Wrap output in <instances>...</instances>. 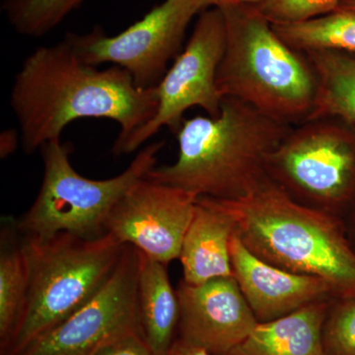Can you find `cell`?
I'll list each match as a JSON object with an SVG mask.
<instances>
[{"instance_id": "277c9868", "label": "cell", "mask_w": 355, "mask_h": 355, "mask_svg": "<svg viewBox=\"0 0 355 355\" xmlns=\"http://www.w3.org/2000/svg\"><path fill=\"white\" fill-rule=\"evenodd\" d=\"M221 10L226 25L225 51L216 81L221 97L247 103L287 125L308 120L318 80L307 55L280 38L258 7Z\"/></svg>"}, {"instance_id": "9c48e42d", "label": "cell", "mask_w": 355, "mask_h": 355, "mask_svg": "<svg viewBox=\"0 0 355 355\" xmlns=\"http://www.w3.org/2000/svg\"><path fill=\"white\" fill-rule=\"evenodd\" d=\"M226 44V25L219 8H209L198 15L186 46L158 84L156 114L144 127L133 133L114 155L135 153L163 128L172 132L193 107L207 116H218L223 98L217 88V73Z\"/></svg>"}, {"instance_id": "30bf717a", "label": "cell", "mask_w": 355, "mask_h": 355, "mask_svg": "<svg viewBox=\"0 0 355 355\" xmlns=\"http://www.w3.org/2000/svg\"><path fill=\"white\" fill-rule=\"evenodd\" d=\"M140 261L139 250L125 245L116 270L101 291L18 355H94L116 338L142 331Z\"/></svg>"}, {"instance_id": "8992f818", "label": "cell", "mask_w": 355, "mask_h": 355, "mask_svg": "<svg viewBox=\"0 0 355 355\" xmlns=\"http://www.w3.org/2000/svg\"><path fill=\"white\" fill-rule=\"evenodd\" d=\"M164 146L163 141L153 142L118 176L93 180L72 167L71 148L67 144L60 139L48 142L40 149L44 165L41 189L31 207L15 222L18 233L38 240L64 232L85 239L106 234L114 205L156 167Z\"/></svg>"}, {"instance_id": "5bb4252c", "label": "cell", "mask_w": 355, "mask_h": 355, "mask_svg": "<svg viewBox=\"0 0 355 355\" xmlns=\"http://www.w3.org/2000/svg\"><path fill=\"white\" fill-rule=\"evenodd\" d=\"M234 235V220L218 200L198 198L179 257L184 282L200 284L233 277L230 243Z\"/></svg>"}, {"instance_id": "7a4b0ae2", "label": "cell", "mask_w": 355, "mask_h": 355, "mask_svg": "<svg viewBox=\"0 0 355 355\" xmlns=\"http://www.w3.org/2000/svg\"><path fill=\"white\" fill-rule=\"evenodd\" d=\"M291 127L247 103L223 98L218 116L184 119L175 132L177 160L156 166L146 178L198 198L237 200L265 179L268 156Z\"/></svg>"}, {"instance_id": "9a60e30c", "label": "cell", "mask_w": 355, "mask_h": 355, "mask_svg": "<svg viewBox=\"0 0 355 355\" xmlns=\"http://www.w3.org/2000/svg\"><path fill=\"white\" fill-rule=\"evenodd\" d=\"M331 300L316 301L286 316L257 324L228 355H324L323 326Z\"/></svg>"}, {"instance_id": "d6986e66", "label": "cell", "mask_w": 355, "mask_h": 355, "mask_svg": "<svg viewBox=\"0 0 355 355\" xmlns=\"http://www.w3.org/2000/svg\"><path fill=\"white\" fill-rule=\"evenodd\" d=\"M289 46L301 53L336 51L355 55V10L333 12L302 22L272 24Z\"/></svg>"}, {"instance_id": "d4e9b609", "label": "cell", "mask_w": 355, "mask_h": 355, "mask_svg": "<svg viewBox=\"0 0 355 355\" xmlns=\"http://www.w3.org/2000/svg\"><path fill=\"white\" fill-rule=\"evenodd\" d=\"M20 133L14 130H6L0 137V156L6 159L9 155L15 153L19 144Z\"/></svg>"}, {"instance_id": "484cf974", "label": "cell", "mask_w": 355, "mask_h": 355, "mask_svg": "<svg viewBox=\"0 0 355 355\" xmlns=\"http://www.w3.org/2000/svg\"><path fill=\"white\" fill-rule=\"evenodd\" d=\"M167 355H214L210 354L207 350L202 347H196L190 343H184V340L177 338L173 343L171 349Z\"/></svg>"}, {"instance_id": "ac0fdd59", "label": "cell", "mask_w": 355, "mask_h": 355, "mask_svg": "<svg viewBox=\"0 0 355 355\" xmlns=\"http://www.w3.org/2000/svg\"><path fill=\"white\" fill-rule=\"evenodd\" d=\"M16 226L2 228L0 249V349L10 342L24 312L29 287L27 259Z\"/></svg>"}, {"instance_id": "52a82bcc", "label": "cell", "mask_w": 355, "mask_h": 355, "mask_svg": "<svg viewBox=\"0 0 355 355\" xmlns=\"http://www.w3.org/2000/svg\"><path fill=\"white\" fill-rule=\"evenodd\" d=\"M266 173L296 202L345 218L355 203V128L334 116L292 125Z\"/></svg>"}, {"instance_id": "7c38bea8", "label": "cell", "mask_w": 355, "mask_h": 355, "mask_svg": "<svg viewBox=\"0 0 355 355\" xmlns=\"http://www.w3.org/2000/svg\"><path fill=\"white\" fill-rule=\"evenodd\" d=\"M180 340L214 355H228L259 323L234 277L177 289Z\"/></svg>"}, {"instance_id": "4fadbf2b", "label": "cell", "mask_w": 355, "mask_h": 355, "mask_svg": "<svg viewBox=\"0 0 355 355\" xmlns=\"http://www.w3.org/2000/svg\"><path fill=\"white\" fill-rule=\"evenodd\" d=\"M230 254L233 277L259 323L334 298L331 286L323 279L288 272L261 260L236 234L231 240Z\"/></svg>"}, {"instance_id": "8fae6325", "label": "cell", "mask_w": 355, "mask_h": 355, "mask_svg": "<svg viewBox=\"0 0 355 355\" xmlns=\"http://www.w3.org/2000/svg\"><path fill=\"white\" fill-rule=\"evenodd\" d=\"M198 198L190 191L146 178L114 205L106 232L168 266L179 259Z\"/></svg>"}, {"instance_id": "ffe728a7", "label": "cell", "mask_w": 355, "mask_h": 355, "mask_svg": "<svg viewBox=\"0 0 355 355\" xmlns=\"http://www.w3.org/2000/svg\"><path fill=\"white\" fill-rule=\"evenodd\" d=\"M84 0H4L7 19L21 35L41 37L55 29Z\"/></svg>"}, {"instance_id": "ba28073f", "label": "cell", "mask_w": 355, "mask_h": 355, "mask_svg": "<svg viewBox=\"0 0 355 355\" xmlns=\"http://www.w3.org/2000/svg\"><path fill=\"white\" fill-rule=\"evenodd\" d=\"M200 12L198 0H164L116 36L97 26L87 34L69 33L64 40L84 64H113L127 70L137 87L153 88L183 51L187 29Z\"/></svg>"}, {"instance_id": "e0dca14e", "label": "cell", "mask_w": 355, "mask_h": 355, "mask_svg": "<svg viewBox=\"0 0 355 355\" xmlns=\"http://www.w3.org/2000/svg\"><path fill=\"white\" fill-rule=\"evenodd\" d=\"M306 55L318 80L309 119L334 116L355 128V55L336 51H309Z\"/></svg>"}, {"instance_id": "5b68a950", "label": "cell", "mask_w": 355, "mask_h": 355, "mask_svg": "<svg viewBox=\"0 0 355 355\" xmlns=\"http://www.w3.org/2000/svg\"><path fill=\"white\" fill-rule=\"evenodd\" d=\"M29 287L24 312L1 355H18L40 336L83 307L101 291L125 245L111 233L85 239L60 233L50 239L22 238Z\"/></svg>"}, {"instance_id": "7402d4cb", "label": "cell", "mask_w": 355, "mask_h": 355, "mask_svg": "<svg viewBox=\"0 0 355 355\" xmlns=\"http://www.w3.org/2000/svg\"><path fill=\"white\" fill-rule=\"evenodd\" d=\"M342 0H263L258 7L272 24L302 22L336 10Z\"/></svg>"}, {"instance_id": "4316f807", "label": "cell", "mask_w": 355, "mask_h": 355, "mask_svg": "<svg viewBox=\"0 0 355 355\" xmlns=\"http://www.w3.org/2000/svg\"><path fill=\"white\" fill-rule=\"evenodd\" d=\"M345 222V229H347V236H349L350 242L355 249V203L352 209L349 210V214L343 218Z\"/></svg>"}, {"instance_id": "2e32d148", "label": "cell", "mask_w": 355, "mask_h": 355, "mask_svg": "<svg viewBox=\"0 0 355 355\" xmlns=\"http://www.w3.org/2000/svg\"><path fill=\"white\" fill-rule=\"evenodd\" d=\"M139 306L142 334L156 355H167L179 327L180 305L167 265L140 252Z\"/></svg>"}, {"instance_id": "cb8c5ba5", "label": "cell", "mask_w": 355, "mask_h": 355, "mask_svg": "<svg viewBox=\"0 0 355 355\" xmlns=\"http://www.w3.org/2000/svg\"><path fill=\"white\" fill-rule=\"evenodd\" d=\"M198 2L202 12L209 8L222 9L231 6L259 7L263 0H198Z\"/></svg>"}, {"instance_id": "3957f363", "label": "cell", "mask_w": 355, "mask_h": 355, "mask_svg": "<svg viewBox=\"0 0 355 355\" xmlns=\"http://www.w3.org/2000/svg\"><path fill=\"white\" fill-rule=\"evenodd\" d=\"M218 202L261 260L323 279L334 298H355V249L343 218L301 205L268 176L244 197Z\"/></svg>"}, {"instance_id": "44dd1931", "label": "cell", "mask_w": 355, "mask_h": 355, "mask_svg": "<svg viewBox=\"0 0 355 355\" xmlns=\"http://www.w3.org/2000/svg\"><path fill=\"white\" fill-rule=\"evenodd\" d=\"M324 355H355V298L331 300L323 326Z\"/></svg>"}, {"instance_id": "83f0119b", "label": "cell", "mask_w": 355, "mask_h": 355, "mask_svg": "<svg viewBox=\"0 0 355 355\" xmlns=\"http://www.w3.org/2000/svg\"><path fill=\"white\" fill-rule=\"evenodd\" d=\"M338 8L352 9V10H355V0H342Z\"/></svg>"}, {"instance_id": "603a6c76", "label": "cell", "mask_w": 355, "mask_h": 355, "mask_svg": "<svg viewBox=\"0 0 355 355\" xmlns=\"http://www.w3.org/2000/svg\"><path fill=\"white\" fill-rule=\"evenodd\" d=\"M94 355H156L147 345L142 331H132L116 338Z\"/></svg>"}, {"instance_id": "6da1fadb", "label": "cell", "mask_w": 355, "mask_h": 355, "mask_svg": "<svg viewBox=\"0 0 355 355\" xmlns=\"http://www.w3.org/2000/svg\"><path fill=\"white\" fill-rule=\"evenodd\" d=\"M158 104L157 86L140 89L116 65L100 70L84 64L64 40L26 58L10 95L26 154L60 140L64 128L80 119H108L120 125L114 153L153 118Z\"/></svg>"}]
</instances>
